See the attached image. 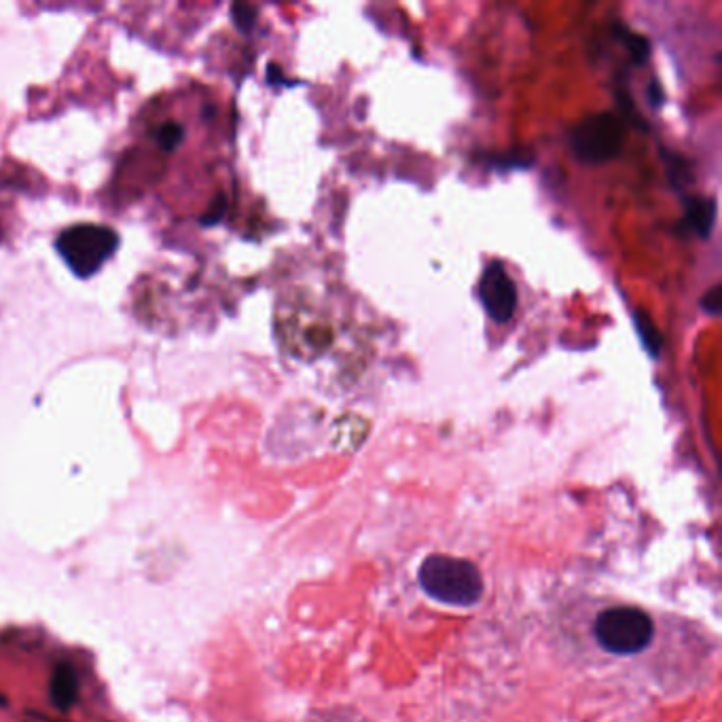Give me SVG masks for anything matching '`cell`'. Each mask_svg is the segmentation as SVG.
<instances>
[{
  "mask_svg": "<svg viewBox=\"0 0 722 722\" xmlns=\"http://www.w3.org/2000/svg\"><path fill=\"white\" fill-rule=\"evenodd\" d=\"M420 585L437 602L473 606L483 595V579L475 564L451 555H430L420 566Z\"/></svg>",
  "mask_w": 722,
  "mask_h": 722,
  "instance_id": "cell-1",
  "label": "cell"
},
{
  "mask_svg": "<svg viewBox=\"0 0 722 722\" xmlns=\"http://www.w3.org/2000/svg\"><path fill=\"white\" fill-rule=\"evenodd\" d=\"M593 634L610 655L629 657L646 651L655 636V623L648 612L634 606H615L595 619Z\"/></svg>",
  "mask_w": 722,
  "mask_h": 722,
  "instance_id": "cell-2",
  "label": "cell"
},
{
  "mask_svg": "<svg viewBox=\"0 0 722 722\" xmlns=\"http://www.w3.org/2000/svg\"><path fill=\"white\" fill-rule=\"evenodd\" d=\"M56 248L72 272L89 278L115 255L119 233L104 225H72L60 233Z\"/></svg>",
  "mask_w": 722,
  "mask_h": 722,
  "instance_id": "cell-3",
  "label": "cell"
},
{
  "mask_svg": "<svg viewBox=\"0 0 722 722\" xmlns=\"http://www.w3.org/2000/svg\"><path fill=\"white\" fill-rule=\"evenodd\" d=\"M572 153L583 164L600 166L615 159L623 147V125L617 115L598 113L583 119L570 132Z\"/></svg>",
  "mask_w": 722,
  "mask_h": 722,
  "instance_id": "cell-4",
  "label": "cell"
},
{
  "mask_svg": "<svg viewBox=\"0 0 722 722\" xmlns=\"http://www.w3.org/2000/svg\"><path fill=\"white\" fill-rule=\"evenodd\" d=\"M479 295H481V303L485 305L487 316H490L494 322L507 324L515 316L517 288L507 272V267H504L500 261H492L485 267L479 282Z\"/></svg>",
  "mask_w": 722,
  "mask_h": 722,
  "instance_id": "cell-5",
  "label": "cell"
},
{
  "mask_svg": "<svg viewBox=\"0 0 722 722\" xmlns=\"http://www.w3.org/2000/svg\"><path fill=\"white\" fill-rule=\"evenodd\" d=\"M716 223V200L706 195L684 197L682 225L689 233H695L701 240H708Z\"/></svg>",
  "mask_w": 722,
  "mask_h": 722,
  "instance_id": "cell-6",
  "label": "cell"
},
{
  "mask_svg": "<svg viewBox=\"0 0 722 722\" xmlns=\"http://www.w3.org/2000/svg\"><path fill=\"white\" fill-rule=\"evenodd\" d=\"M77 697H79V678L75 667L68 663H60L51 674L49 699L60 712H68L77 703Z\"/></svg>",
  "mask_w": 722,
  "mask_h": 722,
  "instance_id": "cell-7",
  "label": "cell"
},
{
  "mask_svg": "<svg viewBox=\"0 0 722 722\" xmlns=\"http://www.w3.org/2000/svg\"><path fill=\"white\" fill-rule=\"evenodd\" d=\"M634 322H636V331L640 335V341L644 350L651 354L653 358H657L663 350V335L659 331V327L655 324V320L651 318V314L644 310H636L634 312Z\"/></svg>",
  "mask_w": 722,
  "mask_h": 722,
  "instance_id": "cell-8",
  "label": "cell"
},
{
  "mask_svg": "<svg viewBox=\"0 0 722 722\" xmlns=\"http://www.w3.org/2000/svg\"><path fill=\"white\" fill-rule=\"evenodd\" d=\"M615 34H617V39L627 47L631 60H634L636 64L648 62V58H651V41H648L646 36H642L638 32H631L623 24H615Z\"/></svg>",
  "mask_w": 722,
  "mask_h": 722,
  "instance_id": "cell-9",
  "label": "cell"
},
{
  "mask_svg": "<svg viewBox=\"0 0 722 722\" xmlns=\"http://www.w3.org/2000/svg\"><path fill=\"white\" fill-rule=\"evenodd\" d=\"M663 159H665V168H667V176H670L672 185L676 189H684L689 183H693V174H691V168H689V161L672 153V151H665L663 149Z\"/></svg>",
  "mask_w": 722,
  "mask_h": 722,
  "instance_id": "cell-10",
  "label": "cell"
},
{
  "mask_svg": "<svg viewBox=\"0 0 722 722\" xmlns=\"http://www.w3.org/2000/svg\"><path fill=\"white\" fill-rule=\"evenodd\" d=\"M720 295H722V286H720V284L712 286L710 291L701 297V308H703V312H708L710 316H720V305H722Z\"/></svg>",
  "mask_w": 722,
  "mask_h": 722,
  "instance_id": "cell-11",
  "label": "cell"
},
{
  "mask_svg": "<svg viewBox=\"0 0 722 722\" xmlns=\"http://www.w3.org/2000/svg\"><path fill=\"white\" fill-rule=\"evenodd\" d=\"M233 13H236V22L242 30H250L252 24H255V11H252L250 7H244V5H238L233 7Z\"/></svg>",
  "mask_w": 722,
  "mask_h": 722,
  "instance_id": "cell-12",
  "label": "cell"
},
{
  "mask_svg": "<svg viewBox=\"0 0 722 722\" xmlns=\"http://www.w3.org/2000/svg\"><path fill=\"white\" fill-rule=\"evenodd\" d=\"M648 100H651L653 106H661L663 104V92H661V85L659 83H651V87H648Z\"/></svg>",
  "mask_w": 722,
  "mask_h": 722,
  "instance_id": "cell-13",
  "label": "cell"
}]
</instances>
